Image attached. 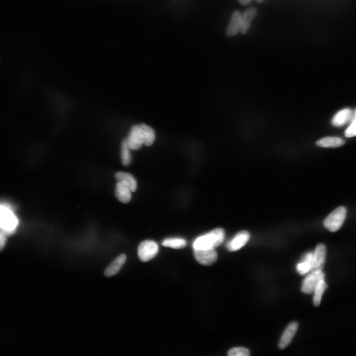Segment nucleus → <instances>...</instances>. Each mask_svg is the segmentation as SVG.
I'll list each match as a JSON object with an SVG mask.
<instances>
[{"label": "nucleus", "instance_id": "ddd939ff", "mask_svg": "<svg viewBox=\"0 0 356 356\" xmlns=\"http://www.w3.org/2000/svg\"><path fill=\"white\" fill-rule=\"evenodd\" d=\"M345 141L341 138L336 137H326L316 142V145L322 148H335L342 146Z\"/></svg>", "mask_w": 356, "mask_h": 356}, {"label": "nucleus", "instance_id": "a878e982", "mask_svg": "<svg viewBox=\"0 0 356 356\" xmlns=\"http://www.w3.org/2000/svg\"><path fill=\"white\" fill-rule=\"evenodd\" d=\"M253 0H239V2L242 5H248L250 4Z\"/></svg>", "mask_w": 356, "mask_h": 356}, {"label": "nucleus", "instance_id": "423d86ee", "mask_svg": "<svg viewBox=\"0 0 356 356\" xmlns=\"http://www.w3.org/2000/svg\"><path fill=\"white\" fill-rule=\"evenodd\" d=\"M324 279H325V274L322 270L310 271L302 283V291L307 294L314 293L319 282Z\"/></svg>", "mask_w": 356, "mask_h": 356}, {"label": "nucleus", "instance_id": "f257e3e1", "mask_svg": "<svg viewBox=\"0 0 356 356\" xmlns=\"http://www.w3.org/2000/svg\"><path fill=\"white\" fill-rule=\"evenodd\" d=\"M225 237V232L224 229H216L196 239L193 247L194 249H215L223 243Z\"/></svg>", "mask_w": 356, "mask_h": 356}, {"label": "nucleus", "instance_id": "412c9836", "mask_svg": "<svg viewBox=\"0 0 356 356\" xmlns=\"http://www.w3.org/2000/svg\"><path fill=\"white\" fill-rule=\"evenodd\" d=\"M327 288V284L325 283V279L321 280L314 290L313 303L315 307H318L320 305L322 295Z\"/></svg>", "mask_w": 356, "mask_h": 356}, {"label": "nucleus", "instance_id": "bb28decb", "mask_svg": "<svg viewBox=\"0 0 356 356\" xmlns=\"http://www.w3.org/2000/svg\"><path fill=\"white\" fill-rule=\"evenodd\" d=\"M256 2L258 4H261L265 1V0H255Z\"/></svg>", "mask_w": 356, "mask_h": 356}, {"label": "nucleus", "instance_id": "5701e85b", "mask_svg": "<svg viewBox=\"0 0 356 356\" xmlns=\"http://www.w3.org/2000/svg\"><path fill=\"white\" fill-rule=\"evenodd\" d=\"M350 124L345 132L346 137H352L356 136V111L353 113V116L350 121Z\"/></svg>", "mask_w": 356, "mask_h": 356}, {"label": "nucleus", "instance_id": "f03ea898", "mask_svg": "<svg viewBox=\"0 0 356 356\" xmlns=\"http://www.w3.org/2000/svg\"><path fill=\"white\" fill-rule=\"evenodd\" d=\"M19 225V220L10 206L0 204V230L7 236L14 234Z\"/></svg>", "mask_w": 356, "mask_h": 356}, {"label": "nucleus", "instance_id": "4468645a", "mask_svg": "<svg viewBox=\"0 0 356 356\" xmlns=\"http://www.w3.org/2000/svg\"><path fill=\"white\" fill-rule=\"evenodd\" d=\"M353 113L352 110L349 108L340 110L333 117L332 120V125L335 127H340L350 122Z\"/></svg>", "mask_w": 356, "mask_h": 356}, {"label": "nucleus", "instance_id": "f8f14e48", "mask_svg": "<svg viewBox=\"0 0 356 356\" xmlns=\"http://www.w3.org/2000/svg\"><path fill=\"white\" fill-rule=\"evenodd\" d=\"M242 14L238 11L235 12L231 18L227 27L226 33L228 36L232 37L241 32L242 28Z\"/></svg>", "mask_w": 356, "mask_h": 356}, {"label": "nucleus", "instance_id": "7ed1b4c3", "mask_svg": "<svg viewBox=\"0 0 356 356\" xmlns=\"http://www.w3.org/2000/svg\"><path fill=\"white\" fill-rule=\"evenodd\" d=\"M346 214L347 210L345 207H338L326 218L323 223L324 226L331 232L338 231L345 221Z\"/></svg>", "mask_w": 356, "mask_h": 356}, {"label": "nucleus", "instance_id": "b1692460", "mask_svg": "<svg viewBox=\"0 0 356 356\" xmlns=\"http://www.w3.org/2000/svg\"><path fill=\"white\" fill-rule=\"evenodd\" d=\"M250 355L249 350L242 347L233 348L228 352V355L230 356H248Z\"/></svg>", "mask_w": 356, "mask_h": 356}, {"label": "nucleus", "instance_id": "a211bd4d", "mask_svg": "<svg viewBox=\"0 0 356 356\" xmlns=\"http://www.w3.org/2000/svg\"><path fill=\"white\" fill-rule=\"evenodd\" d=\"M313 253H307L302 262L297 265V270L300 275H304L310 272L312 267Z\"/></svg>", "mask_w": 356, "mask_h": 356}, {"label": "nucleus", "instance_id": "393cba45", "mask_svg": "<svg viewBox=\"0 0 356 356\" xmlns=\"http://www.w3.org/2000/svg\"><path fill=\"white\" fill-rule=\"evenodd\" d=\"M6 242L7 235L3 232L0 231V251L4 249Z\"/></svg>", "mask_w": 356, "mask_h": 356}, {"label": "nucleus", "instance_id": "20e7f679", "mask_svg": "<svg viewBox=\"0 0 356 356\" xmlns=\"http://www.w3.org/2000/svg\"><path fill=\"white\" fill-rule=\"evenodd\" d=\"M159 248L154 241L147 240L142 242L138 248V255L142 262H148L153 259L158 253Z\"/></svg>", "mask_w": 356, "mask_h": 356}, {"label": "nucleus", "instance_id": "0eeeda50", "mask_svg": "<svg viewBox=\"0 0 356 356\" xmlns=\"http://www.w3.org/2000/svg\"><path fill=\"white\" fill-rule=\"evenodd\" d=\"M194 253L197 261L204 266H211L218 259V254L215 249H194Z\"/></svg>", "mask_w": 356, "mask_h": 356}, {"label": "nucleus", "instance_id": "aec40b11", "mask_svg": "<svg viewBox=\"0 0 356 356\" xmlns=\"http://www.w3.org/2000/svg\"><path fill=\"white\" fill-rule=\"evenodd\" d=\"M162 244L163 246L173 249H179L185 248L187 246V242L181 238H172L164 240Z\"/></svg>", "mask_w": 356, "mask_h": 356}, {"label": "nucleus", "instance_id": "f3484780", "mask_svg": "<svg viewBox=\"0 0 356 356\" xmlns=\"http://www.w3.org/2000/svg\"><path fill=\"white\" fill-rule=\"evenodd\" d=\"M118 182H121L127 186L131 192L136 191L137 187V183L134 177L130 174L125 172H118L115 175Z\"/></svg>", "mask_w": 356, "mask_h": 356}, {"label": "nucleus", "instance_id": "39448f33", "mask_svg": "<svg viewBox=\"0 0 356 356\" xmlns=\"http://www.w3.org/2000/svg\"><path fill=\"white\" fill-rule=\"evenodd\" d=\"M126 141L132 150H137L144 145V137L140 125H134L131 128Z\"/></svg>", "mask_w": 356, "mask_h": 356}, {"label": "nucleus", "instance_id": "dca6fc26", "mask_svg": "<svg viewBox=\"0 0 356 356\" xmlns=\"http://www.w3.org/2000/svg\"><path fill=\"white\" fill-rule=\"evenodd\" d=\"M131 191L125 184L118 182L116 184L115 193L117 199L123 203L129 202L131 199Z\"/></svg>", "mask_w": 356, "mask_h": 356}, {"label": "nucleus", "instance_id": "6ab92c4d", "mask_svg": "<svg viewBox=\"0 0 356 356\" xmlns=\"http://www.w3.org/2000/svg\"><path fill=\"white\" fill-rule=\"evenodd\" d=\"M140 125L142 134L144 137V145L150 146L154 142L156 138L155 132L153 128L145 124Z\"/></svg>", "mask_w": 356, "mask_h": 356}, {"label": "nucleus", "instance_id": "9d476101", "mask_svg": "<svg viewBox=\"0 0 356 356\" xmlns=\"http://www.w3.org/2000/svg\"><path fill=\"white\" fill-rule=\"evenodd\" d=\"M298 327L299 324L296 322H293L288 325L280 339L278 344L280 349L286 348L291 343L298 330Z\"/></svg>", "mask_w": 356, "mask_h": 356}, {"label": "nucleus", "instance_id": "4be33fe9", "mask_svg": "<svg viewBox=\"0 0 356 356\" xmlns=\"http://www.w3.org/2000/svg\"><path fill=\"white\" fill-rule=\"evenodd\" d=\"M131 150L126 141H123L121 146V159L124 166H128L131 162V156L130 152Z\"/></svg>", "mask_w": 356, "mask_h": 356}, {"label": "nucleus", "instance_id": "2eb2a0df", "mask_svg": "<svg viewBox=\"0 0 356 356\" xmlns=\"http://www.w3.org/2000/svg\"><path fill=\"white\" fill-rule=\"evenodd\" d=\"M126 256L121 254L113 261L106 269L105 275L107 277H111L118 273L125 263Z\"/></svg>", "mask_w": 356, "mask_h": 356}, {"label": "nucleus", "instance_id": "6e6552de", "mask_svg": "<svg viewBox=\"0 0 356 356\" xmlns=\"http://www.w3.org/2000/svg\"><path fill=\"white\" fill-rule=\"evenodd\" d=\"M249 232L242 231L239 232L227 245V249L231 252L236 251L242 248L249 240Z\"/></svg>", "mask_w": 356, "mask_h": 356}, {"label": "nucleus", "instance_id": "9b49d317", "mask_svg": "<svg viewBox=\"0 0 356 356\" xmlns=\"http://www.w3.org/2000/svg\"><path fill=\"white\" fill-rule=\"evenodd\" d=\"M257 14L258 10L255 8L248 9L242 14L241 33L245 34L248 32L252 22L257 17Z\"/></svg>", "mask_w": 356, "mask_h": 356}, {"label": "nucleus", "instance_id": "1a4fd4ad", "mask_svg": "<svg viewBox=\"0 0 356 356\" xmlns=\"http://www.w3.org/2000/svg\"><path fill=\"white\" fill-rule=\"evenodd\" d=\"M326 254L325 246L318 244L313 253L311 271L322 270L325 265Z\"/></svg>", "mask_w": 356, "mask_h": 356}]
</instances>
